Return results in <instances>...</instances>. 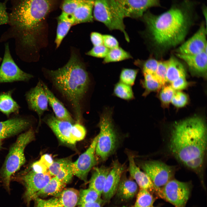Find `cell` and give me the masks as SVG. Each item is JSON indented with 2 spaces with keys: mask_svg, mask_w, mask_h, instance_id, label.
Instances as JSON below:
<instances>
[{
  "mask_svg": "<svg viewBox=\"0 0 207 207\" xmlns=\"http://www.w3.org/2000/svg\"><path fill=\"white\" fill-rule=\"evenodd\" d=\"M196 5L193 1L183 0L159 15L147 11L141 18L145 27L141 35L158 51L166 52L175 47L184 41L194 23Z\"/></svg>",
  "mask_w": 207,
  "mask_h": 207,
  "instance_id": "cell-1",
  "label": "cell"
},
{
  "mask_svg": "<svg viewBox=\"0 0 207 207\" xmlns=\"http://www.w3.org/2000/svg\"><path fill=\"white\" fill-rule=\"evenodd\" d=\"M207 146V129L204 120L194 117L175 124L171 130L169 147L179 161L196 171L202 166Z\"/></svg>",
  "mask_w": 207,
  "mask_h": 207,
  "instance_id": "cell-2",
  "label": "cell"
},
{
  "mask_svg": "<svg viewBox=\"0 0 207 207\" xmlns=\"http://www.w3.org/2000/svg\"><path fill=\"white\" fill-rule=\"evenodd\" d=\"M47 72L53 85L71 103L76 122L80 123L81 118V102L90 82L85 65L76 54L72 53L63 67Z\"/></svg>",
  "mask_w": 207,
  "mask_h": 207,
  "instance_id": "cell-3",
  "label": "cell"
},
{
  "mask_svg": "<svg viewBox=\"0 0 207 207\" xmlns=\"http://www.w3.org/2000/svg\"><path fill=\"white\" fill-rule=\"evenodd\" d=\"M51 0H14L9 23L18 32L25 45L35 44L37 34L49 12Z\"/></svg>",
  "mask_w": 207,
  "mask_h": 207,
  "instance_id": "cell-4",
  "label": "cell"
},
{
  "mask_svg": "<svg viewBox=\"0 0 207 207\" xmlns=\"http://www.w3.org/2000/svg\"><path fill=\"white\" fill-rule=\"evenodd\" d=\"M93 13L96 20L103 23L110 30L120 31L126 41H130L124 22L125 17L116 0H95Z\"/></svg>",
  "mask_w": 207,
  "mask_h": 207,
  "instance_id": "cell-5",
  "label": "cell"
},
{
  "mask_svg": "<svg viewBox=\"0 0 207 207\" xmlns=\"http://www.w3.org/2000/svg\"><path fill=\"white\" fill-rule=\"evenodd\" d=\"M34 133L32 129L20 135L12 146L3 166L2 176L8 191L12 175L18 170L25 162L24 152L26 146L34 139Z\"/></svg>",
  "mask_w": 207,
  "mask_h": 207,
  "instance_id": "cell-6",
  "label": "cell"
},
{
  "mask_svg": "<svg viewBox=\"0 0 207 207\" xmlns=\"http://www.w3.org/2000/svg\"><path fill=\"white\" fill-rule=\"evenodd\" d=\"M112 112L107 110L101 116L98 124L100 131L97 136L95 153L103 160H105L114 150L117 138L112 122Z\"/></svg>",
  "mask_w": 207,
  "mask_h": 207,
  "instance_id": "cell-7",
  "label": "cell"
},
{
  "mask_svg": "<svg viewBox=\"0 0 207 207\" xmlns=\"http://www.w3.org/2000/svg\"><path fill=\"white\" fill-rule=\"evenodd\" d=\"M191 189L190 184L188 182L172 179L161 189L162 198L175 207H185Z\"/></svg>",
  "mask_w": 207,
  "mask_h": 207,
  "instance_id": "cell-8",
  "label": "cell"
},
{
  "mask_svg": "<svg viewBox=\"0 0 207 207\" xmlns=\"http://www.w3.org/2000/svg\"><path fill=\"white\" fill-rule=\"evenodd\" d=\"M141 167L155 186L159 188L163 187L172 179L174 174L172 166L159 161L145 162L142 164Z\"/></svg>",
  "mask_w": 207,
  "mask_h": 207,
  "instance_id": "cell-9",
  "label": "cell"
},
{
  "mask_svg": "<svg viewBox=\"0 0 207 207\" xmlns=\"http://www.w3.org/2000/svg\"><path fill=\"white\" fill-rule=\"evenodd\" d=\"M51 177L48 171L40 173L32 170L23 177L26 189L23 198L27 207H29L31 201L34 200L37 193L46 185Z\"/></svg>",
  "mask_w": 207,
  "mask_h": 207,
  "instance_id": "cell-10",
  "label": "cell"
},
{
  "mask_svg": "<svg viewBox=\"0 0 207 207\" xmlns=\"http://www.w3.org/2000/svg\"><path fill=\"white\" fill-rule=\"evenodd\" d=\"M32 77L22 70L15 63L11 55L8 45L6 44L0 67V83L28 80Z\"/></svg>",
  "mask_w": 207,
  "mask_h": 207,
  "instance_id": "cell-11",
  "label": "cell"
},
{
  "mask_svg": "<svg viewBox=\"0 0 207 207\" xmlns=\"http://www.w3.org/2000/svg\"><path fill=\"white\" fill-rule=\"evenodd\" d=\"M97 141L96 136L88 148L82 154L77 160L72 162L74 175L85 183L87 182L88 173L97 163L95 149Z\"/></svg>",
  "mask_w": 207,
  "mask_h": 207,
  "instance_id": "cell-12",
  "label": "cell"
},
{
  "mask_svg": "<svg viewBox=\"0 0 207 207\" xmlns=\"http://www.w3.org/2000/svg\"><path fill=\"white\" fill-rule=\"evenodd\" d=\"M124 17L141 18L149 8L161 6L160 0H116Z\"/></svg>",
  "mask_w": 207,
  "mask_h": 207,
  "instance_id": "cell-13",
  "label": "cell"
},
{
  "mask_svg": "<svg viewBox=\"0 0 207 207\" xmlns=\"http://www.w3.org/2000/svg\"><path fill=\"white\" fill-rule=\"evenodd\" d=\"M79 197V191L73 188L64 189L58 196L49 199L36 198L34 207H75Z\"/></svg>",
  "mask_w": 207,
  "mask_h": 207,
  "instance_id": "cell-14",
  "label": "cell"
},
{
  "mask_svg": "<svg viewBox=\"0 0 207 207\" xmlns=\"http://www.w3.org/2000/svg\"><path fill=\"white\" fill-rule=\"evenodd\" d=\"M206 24L203 21L196 32L176 50L177 53L190 55L207 51Z\"/></svg>",
  "mask_w": 207,
  "mask_h": 207,
  "instance_id": "cell-15",
  "label": "cell"
},
{
  "mask_svg": "<svg viewBox=\"0 0 207 207\" xmlns=\"http://www.w3.org/2000/svg\"><path fill=\"white\" fill-rule=\"evenodd\" d=\"M26 97L29 108L38 116L39 125L41 123L42 116L48 110L49 104L42 82L39 81L36 86L27 93Z\"/></svg>",
  "mask_w": 207,
  "mask_h": 207,
  "instance_id": "cell-16",
  "label": "cell"
},
{
  "mask_svg": "<svg viewBox=\"0 0 207 207\" xmlns=\"http://www.w3.org/2000/svg\"><path fill=\"white\" fill-rule=\"evenodd\" d=\"M128 157L130 174L140 189L155 193L162 198L161 189L155 186L149 176L137 167L132 155L129 154Z\"/></svg>",
  "mask_w": 207,
  "mask_h": 207,
  "instance_id": "cell-17",
  "label": "cell"
},
{
  "mask_svg": "<svg viewBox=\"0 0 207 207\" xmlns=\"http://www.w3.org/2000/svg\"><path fill=\"white\" fill-rule=\"evenodd\" d=\"M43 120L61 141L66 144L74 145L70 138L71 132L74 124L60 120L53 115L46 116Z\"/></svg>",
  "mask_w": 207,
  "mask_h": 207,
  "instance_id": "cell-18",
  "label": "cell"
},
{
  "mask_svg": "<svg viewBox=\"0 0 207 207\" xmlns=\"http://www.w3.org/2000/svg\"><path fill=\"white\" fill-rule=\"evenodd\" d=\"M124 169V166L118 162L114 163L107 176L102 194L105 202L109 201L116 193Z\"/></svg>",
  "mask_w": 207,
  "mask_h": 207,
  "instance_id": "cell-19",
  "label": "cell"
},
{
  "mask_svg": "<svg viewBox=\"0 0 207 207\" xmlns=\"http://www.w3.org/2000/svg\"><path fill=\"white\" fill-rule=\"evenodd\" d=\"M176 55L185 62L191 73L198 76H206L207 51L193 55L176 53Z\"/></svg>",
  "mask_w": 207,
  "mask_h": 207,
  "instance_id": "cell-20",
  "label": "cell"
},
{
  "mask_svg": "<svg viewBox=\"0 0 207 207\" xmlns=\"http://www.w3.org/2000/svg\"><path fill=\"white\" fill-rule=\"evenodd\" d=\"M30 125L29 121L21 118H14L0 121V140L20 133Z\"/></svg>",
  "mask_w": 207,
  "mask_h": 207,
  "instance_id": "cell-21",
  "label": "cell"
},
{
  "mask_svg": "<svg viewBox=\"0 0 207 207\" xmlns=\"http://www.w3.org/2000/svg\"><path fill=\"white\" fill-rule=\"evenodd\" d=\"M42 83L48 98V103L52 109L55 118L60 120L75 123V120L63 104L55 96L46 85L43 82Z\"/></svg>",
  "mask_w": 207,
  "mask_h": 207,
  "instance_id": "cell-22",
  "label": "cell"
},
{
  "mask_svg": "<svg viewBox=\"0 0 207 207\" xmlns=\"http://www.w3.org/2000/svg\"><path fill=\"white\" fill-rule=\"evenodd\" d=\"M75 24V20L72 14L62 12L57 18L56 36L55 40L57 48L60 46L71 27Z\"/></svg>",
  "mask_w": 207,
  "mask_h": 207,
  "instance_id": "cell-23",
  "label": "cell"
},
{
  "mask_svg": "<svg viewBox=\"0 0 207 207\" xmlns=\"http://www.w3.org/2000/svg\"><path fill=\"white\" fill-rule=\"evenodd\" d=\"M95 0H83L72 15L76 24L93 21V10Z\"/></svg>",
  "mask_w": 207,
  "mask_h": 207,
  "instance_id": "cell-24",
  "label": "cell"
},
{
  "mask_svg": "<svg viewBox=\"0 0 207 207\" xmlns=\"http://www.w3.org/2000/svg\"><path fill=\"white\" fill-rule=\"evenodd\" d=\"M110 170L109 168L103 166L95 167L93 170L89 181V188L95 190L101 196Z\"/></svg>",
  "mask_w": 207,
  "mask_h": 207,
  "instance_id": "cell-25",
  "label": "cell"
},
{
  "mask_svg": "<svg viewBox=\"0 0 207 207\" xmlns=\"http://www.w3.org/2000/svg\"><path fill=\"white\" fill-rule=\"evenodd\" d=\"M137 191L138 185L136 182L126 178L120 180L116 193L121 199L127 200L133 198Z\"/></svg>",
  "mask_w": 207,
  "mask_h": 207,
  "instance_id": "cell-26",
  "label": "cell"
},
{
  "mask_svg": "<svg viewBox=\"0 0 207 207\" xmlns=\"http://www.w3.org/2000/svg\"><path fill=\"white\" fill-rule=\"evenodd\" d=\"M185 76L183 65L176 58L172 56L167 60L166 82L171 83L179 78Z\"/></svg>",
  "mask_w": 207,
  "mask_h": 207,
  "instance_id": "cell-27",
  "label": "cell"
},
{
  "mask_svg": "<svg viewBox=\"0 0 207 207\" xmlns=\"http://www.w3.org/2000/svg\"><path fill=\"white\" fill-rule=\"evenodd\" d=\"M66 185L60 181L55 177H53L51 178L46 185L37 193L35 199L39 197H46L49 195L57 196L61 193Z\"/></svg>",
  "mask_w": 207,
  "mask_h": 207,
  "instance_id": "cell-28",
  "label": "cell"
},
{
  "mask_svg": "<svg viewBox=\"0 0 207 207\" xmlns=\"http://www.w3.org/2000/svg\"><path fill=\"white\" fill-rule=\"evenodd\" d=\"M19 107L9 93L0 94V111L7 115L18 112Z\"/></svg>",
  "mask_w": 207,
  "mask_h": 207,
  "instance_id": "cell-29",
  "label": "cell"
},
{
  "mask_svg": "<svg viewBox=\"0 0 207 207\" xmlns=\"http://www.w3.org/2000/svg\"><path fill=\"white\" fill-rule=\"evenodd\" d=\"M132 58V56L129 52L119 47L109 49L102 62L103 64H106L120 62Z\"/></svg>",
  "mask_w": 207,
  "mask_h": 207,
  "instance_id": "cell-30",
  "label": "cell"
},
{
  "mask_svg": "<svg viewBox=\"0 0 207 207\" xmlns=\"http://www.w3.org/2000/svg\"><path fill=\"white\" fill-rule=\"evenodd\" d=\"M96 191L89 188L82 189L79 191V197L77 204L78 206L87 203L99 202L104 203L105 201Z\"/></svg>",
  "mask_w": 207,
  "mask_h": 207,
  "instance_id": "cell-31",
  "label": "cell"
},
{
  "mask_svg": "<svg viewBox=\"0 0 207 207\" xmlns=\"http://www.w3.org/2000/svg\"><path fill=\"white\" fill-rule=\"evenodd\" d=\"M142 72L143 77L142 83L145 89L143 96H146L151 92L158 91L162 87L155 77L145 72Z\"/></svg>",
  "mask_w": 207,
  "mask_h": 207,
  "instance_id": "cell-32",
  "label": "cell"
},
{
  "mask_svg": "<svg viewBox=\"0 0 207 207\" xmlns=\"http://www.w3.org/2000/svg\"><path fill=\"white\" fill-rule=\"evenodd\" d=\"M158 62L159 61L157 60L150 58L146 60H136L134 61V64L139 68L142 72L150 74L155 77Z\"/></svg>",
  "mask_w": 207,
  "mask_h": 207,
  "instance_id": "cell-33",
  "label": "cell"
},
{
  "mask_svg": "<svg viewBox=\"0 0 207 207\" xmlns=\"http://www.w3.org/2000/svg\"><path fill=\"white\" fill-rule=\"evenodd\" d=\"M154 201V199L151 193L147 190L140 189L132 207H152Z\"/></svg>",
  "mask_w": 207,
  "mask_h": 207,
  "instance_id": "cell-34",
  "label": "cell"
},
{
  "mask_svg": "<svg viewBox=\"0 0 207 207\" xmlns=\"http://www.w3.org/2000/svg\"><path fill=\"white\" fill-rule=\"evenodd\" d=\"M114 93L117 97L125 100H131L134 97L131 86L120 82L115 85Z\"/></svg>",
  "mask_w": 207,
  "mask_h": 207,
  "instance_id": "cell-35",
  "label": "cell"
},
{
  "mask_svg": "<svg viewBox=\"0 0 207 207\" xmlns=\"http://www.w3.org/2000/svg\"><path fill=\"white\" fill-rule=\"evenodd\" d=\"M138 72L137 69H122L120 75V82L130 86L133 85Z\"/></svg>",
  "mask_w": 207,
  "mask_h": 207,
  "instance_id": "cell-36",
  "label": "cell"
},
{
  "mask_svg": "<svg viewBox=\"0 0 207 207\" xmlns=\"http://www.w3.org/2000/svg\"><path fill=\"white\" fill-rule=\"evenodd\" d=\"M71 162L63 167L55 177L60 181L66 185L71 181L74 175Z\"/></svg>",
  "mask_w": 207,
  "mask_h": 207,
  "instance_id": "cell-37",
  "label": "cell"
},
{
  "mask_svg": "<svg viewBox=\"0 0 207 207\" xmlns=\"http://www.w3.org/2000/svg\"><path fill=\"white\" fill-rule=\"evenodd\" d=\"M86 134L85 128L79 123L73 125L70 134V138L74 144L78 141L83 139Z\"/></svg>",
  "mask_w": 207,
  "mask_h": 207,
  "instance_id": "cell-38",
  "label": "cell"
},
{
  "mask_svg": "<svg viewBox=\"0 0 207 207\" xmlns=\"http://www.w3.org/2000/svg\"><path fill=\"white\" fill-rule=\"evenodd\" d=\"M162 87L159 95L160 99L164 106H168L175 92L171 85Z\"/></svg>",
  "mask_w": 207,
  "mask_h": 207,
  "instance_id": "cell-39",
  "label": "cell"
},
{
  "mask_svg": "<svg viewBox=\"0 0 207 207\" xmlns=\"http://www.w3.org/2000/svg\"><path fill=\"white\" fill-rule=\"evenodd\" d=\"M167 61H159L155 77L162 87L166 83Z\"/></svg>",
  "mask_w": 207,
  "mask_h": 207,
  "instance_id": "cell-40",
  "label": "cell"
},
{
  "mask_svg": "<svg viewBox=\"0 0 207 207\" xmlns=\"http://www.w3.org/2000/svg\"><path fill=\"white\" fill-rule=\"evenodd\" d=\"M72 162L68 158H62L54 161L48 168V171L51 176H55L64 166Z\"/></svg>",
  "mask_w": 207,
  "mask_h": 207,
  "instance_id": "cell-41",
  "label": "cell"
},
{
  "mask_svg": "<svg viewBox=\"0 0 207 207\" xmlns=\"http://www.w3.org/2000/svg\"><path fill=\"white\" fill-rule=\"evenodd\" d=\"M109 50V49L103 45L93 46L86 54L97 58H104L107 55Z\"/></svg>",
  "mask_w": 207,
  "mask_h": 207,
  "instance_id": "cell-42",
  "label": "cell"
},
{
  "mask_svg": "<svg viewBox=\"0 0 207 207\" xmlns=\"http://www.w3.org/2000/svg\"><path fill=\"white\" fill-rule=\"evenodd\" d=\"M83 0H64L62 5V12L72 14Z\"/></svg>",
  "mask_w": 207,
  "mask_h": 207,
  "instance_id": "cell-43",
  "label": "cell"
},
{
  "mask_svg": "<svg viewBox=\"0 0 207 207\" xmlns=\"http://www.w3.org/2000/svg\"><path fill=\"white\" fill-rule=\"evenodd\" d=\"M186 95L180 91L175 92L171 101L172 103L177 107L181 108L185 106L188 102Z\"/></svg>",
  "mask_w": 207,
  "mask_h": 207,
  "instance_id": "cell-44",
  "label": "cell"
},
{
  "mask_svg": "<svg viewBox=\"0 0 207 207\" xmlns=\"http://www.w3.org/2000/svg\"><path fill=\"white\" fill-rule=\"evenodd\" d=\"M103 45L109 49L119 47V43L113 36L108 34H103Z\"/></svg>",
  "mask_w": 207,
  "mask_h": 207,
  "instance_id": "cell-45",
  "label": "cell"
},
{
  "mask_svg": "<svg viewBox=\"0 0 207 207\" xmlns=\"http://www.w3.org/2000/svg\"><path fill=\"white\" fill-rule=\"evenodd\" d=\"M171 83V86L175 90L184 89L187 87L189 84L186 79L185 76L181 77Z\"/></svg>",
  "mask_w": 207,
  "mask_h": 207,
  "instance_id": "cell-46",
  "label": "cell"
},
{
  "mask_svg": "<svg viewBox=\"0 0 207 207\" xmlns=\"http://www.w3.org/2000/svg\"><path fill=\"white\" fill-rule=\"evenodd\" d=\"M9 23L8 14L6 11L5 4L0 2V25Z\"/></svg>",
  "mask_w": 207,
  "mask_h": 207,
  "instance_id": "cell-47",
  "label": "cell"
},
{
  "mask_svg": "<svg viewBox=\"0 0 207 207\" xmlns=\"http://www.w3.org/2000/svg\"><path fill=\"white\" fill-rule=\"evenodd\" d=\"M90 39L93 46L103 45V36L97 32H92L90 34Z\"/></svg>",
  "mask_w": 207,
  "mask_h": 207,
  "instance_id": "cell-48",
  "label": "cell"
},
{
  "mask_svg": "<svg viewBox=\"0 0 207 207\" xmlns=\"http://www.w3.org/2000/svg\"><path fill=\"white\" fill-rule=\"evenodd\" d=\"M32 168V171L38 173H43L48 171V168L39 160L34 162Z\"/></svg>",
  "mask_w": 207,
  "mask_h": 207,
  "instance_id": "cell-49",
  "label": "cell"
},
{
  "mask_svg": "<svg viewBox=\"0 0 207 207\" xmlns=\"http://www.w3.org/2000/svg\"><path fill=\"white\" fill-rule=\"evenodd\" d=\"M48 168L53 162L52 156L50 154H45L42 155L39 160Z\"/></svg>",
  "mask_w": 207,
  "mask_h": 207,
  "instance_id": "cell-50",
  "label": "cell"
},
{
  "mask_svg": "<svg viewBox=\"0 0 207 207\" xmlns=\"http://www.w3.org/2000/svg\"><path fill=\"white\" fill-rule=\"evenodd\" d=\"M103 204L99 202L87 203L78 206L77 207H103Z\"/></svg>",
  "mask_w": 207,
  "mask_h": 207,
  "instance_id": "cell-51",
  "label": "cell"
},
{
  "mask_svg": "<svg viewBox=\"0 0 207 207\" xmlns=\"http://www.w3.org/2000/svg\"><path fill=\"white\" fill-rule=\"evenodd\" d=\"M202 12H203V14H204V16L205 17V21L206 23H207V19H206V7H205V6L203 7L202 8Z\"/></svg>",
  "mask_w": 207,
  "mask_h": 207,
  "instance_id": "cell-52",
  "label": "cell"
},
{
  "mask_svg": "<svg viewBox=\"0 0 207 207\" xmlns=\"http://www.w3.org/2000/svg\"><path fill=\"white\" fill-rule=\"evenodd\" d=\"M1 58L0 57V62H1Z\"/></svg>",
  "mask_w": 207,
  "mask_h": 207,
  "instance_id": "cell-53",
  "label": "cell"
},
{
  "mask_svg": "<svg viewBox=\"0 0 207 207\" xmlns=\"http://www.w3.org/2000/svg\"><path fill=\"white\" fill-rule=\"evenodd\" d=\"M121 207H126V206H124Z\"/></svg>",
  "mask_w": 207,
  "mask_h": 207,
  "instance_id": "cell-54",
  "label": "cell"
},
{
  "mask_svg": "<svg viewBox=\"0 0 207 207\" xmlns=\"http://www.w3.org/2000/svg\"><path fill=\"white\" fill-rule=\"evenodd\" d=\"M0 145H1V142H0Z\"/></svg>",
  "mask_w": 207,
  "mask_h": 207,
  "instance_id": "cell-55",
  "label": "cell"
},
{
  "mask_svg": "<svg viewBox=\"0 0 207 207\" xmlns=\"http://www.w3.org/2000/svg\"><path fill=\"white\" fill-rule=\"evenodd\" d=\"M152 207H153V206Z\"/></svg>",
  "mask_w": 207,
  "mask_h": 207,
  "instance_id": "cell-56",
  "label": "cell"
}]
</instances>
